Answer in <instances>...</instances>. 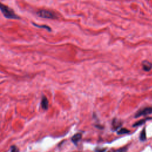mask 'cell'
<instances>
[{"label": "cell", "mask_w": 152, "mask_h": 152, "mask_svg": "<svg viewBox=\"0 0 152 152\" xmlns=\"http://www.w3.org/2000/svg\"><path fill=\"white\" fill-rule=\"evenodd\" d=\"M10 151H18V149L16 148V146H12V147H11Z\"/></svg>", "instance_id": "obj_11"}, {"label": "cell", "mask_w": 152, "mask_h": 152, "mask_svg": "<svg viewBox=\"0 0 152 152\" xmlns=\"http://www.w3.org/2000/svg\"><path fill=\"white\" fill-rule=\"evenodd\" d=\"M41 105L44 110H47L49 107V102L46 96H43L41 100Z\"/></svg>", "instance_id": "obj_4"}, {"label": "cell", "mask_w": 152, "mask_h": 152, "mask_svg": "<svg viewBox=\"0 0 152 152\" xmlns=\"http://www.w3.org/2000/svg\"><path fill=\"white\" fill-rule=\"evenodd\" d=\"M140 139L141 140V141H145L146 140V130L145 129H144L141 133V135L140 136Z\"/></svg>", "instance_id": "obj_8"}, {"label": "cell", "mask_w": 152, "mask_h": 152, "mask_svg": "<svg viewBox=\"0 0 152 152\" xmlns=\"http://www.w3.org/2000/svg\"><path fill=\"white\" fill-rule=\"evenodd\" d=\"M37 15L41 18H48V19H57L58 18L57 14L47 9H42L39 10L36 13Z\"/></svg>", "instance_id": "obj_2"}, {"label": "cell", "mask_w": 152, "mask_h": 152, "mask_svg": "<svg viewBox=\"0 0 152 152\" xmlns=\"http://www.w3.org/2000/svg\"><path fill=\"white\" fill-rule=\"evenodd\" d=\"M33 25L35 27H37V28H43V29H47V30H48V31H49V32L51 31V28H50L49 26H47V25H36V24H35V23H33Z\"/></svg>", "instance_id": "obj_7"}, {"label": "cell", "mask_w": 152, "mask_h": 152, "mask_svg": "<svg viewBox=\"0 0 152 152\" xmlns=\"http://www.w3.org/2000/svg\"><path fill=\"white\" fill-rule=\"evenodd\" d=\"M82 135L80 133H77L76 134H75L74 136L72 137L71 138V140L74 143V144H77L81 139Z\"/></svg>", "instance_id": "obj_6"}, {"label": "cell", "mask_w": 152, "mask_h": 152, "mask_svg": "<svg viewBox=\"0 0 152 152\" xmlns=\"http://www.w3.org/2000/svg\"><path fill=\"white\" fill-rule=\"evenodd\" d=\"M143 69L146 71H149L152 69V64L147 61H144L142 63Z\"/></svg>", "instance_id": "obj_5"}, {"label": "cell", "mask_w": 152, "mask_h": 152, "mask_svg": "<svg viewBox=\"0 0 152 152\" xmlns=\"http://www.w3.org/2000/svg\"><path fill=\"white\" fill-rule=\"evenodd\" d=\"M129 131L128 130L125 129V128H121L119 131L118 132V134H127L128 133Z\"/></svg>", "instance_id": "obj_9"}, {"label": "cell", "mask_w": 152, "mask_h": 152, "mask_svg": "<svg viewBox=\"0 0 152 152\" xmlns=\"http://www.w3.org/2000/svg\"><path fill=\"white\" fill-rule=\"evenodd\" d=\"M0 11H1L4 17L6 18L15 20H18L20 18V17L17 16L11 8L1 3H0Z\"/></svg>", "instance_id": "obj_1"}, {"label": "cell", "mask_w": 152, "mask_h": 152, "mask_svg": "<svg viewBox=\"0 0 152 152\" xmlns=\"http://www.w3.org/2000/svg\"><path fill=\"white\" fill-rule=\"evenodd\" d=\"M152 114V107H147L143 108V109L139 110L136 114L135 117L138 118L141 116L146 115H148V114Z\"/></svg>", "instance_id": "obj_3"}, {"label": "cell", "mask_w": 152, "mask_h": 152, "mask_svg": "<svg viewBox=\"0 0 152 152\" xmlns=\"http://www.w3.org/2000/svg\"><path fill=\"white\" fill-rule=\"evenodd\" d=\"M146 120H141V121H139V122L135 123V124L134 125V127H135V126H139V125H140L143 124L144 123V122H146Z\"/></svg>", "instance_id": "obj_10"}]
</instances>
